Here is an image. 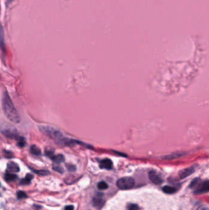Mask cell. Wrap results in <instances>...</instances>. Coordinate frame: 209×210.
Returning a JSON list of instances; mask_svg holds the SVG:
<instances>
[{
    "label": "cell",
    "instance_id": "obj_1",
    "mask_svg": "<svg viewBox=\"0 0 209 210\" xmlns=\"http://www.w3.org/2000/svg\"><path fill=\"white\" fill-rule=\"evenodd\" d=\"M2 108L5 116L12 122L18 123L20 122L19 114L13 104L8 93L4 91L2 97Z\"/></svg>",
    "mask_w": 209,
    "mask_h": 210
},
{
    "label": "cell",
    "instance_id": "obj_2",
    "mask_svg": "<svg viewBox=\"0 0 209 210\" xmlns=\"http://www.w3.org/2000/svg\"><path fill=\"white\" fill-rule=\"evenodd\" d=\"M39 130L45 134V135L49 136L52 139L55 140L58 144H61L63 145H73L75 143H77V141L70 139L65 137L63 134L56 130L55 128L49 127V126H39Z\"/></svg>",
    "mask_w": 209,
    "mask_h": 210
},
{
    "label": "cell",
    "instance_id": "obj_3",
    "mask_svg": "<svg viewBox=\"0 0 209 210\" xmlns=\"http://www.w3.org/2000/svg\"><path fill=\"white\" fill-rule=\"evenodd\" d=\"M135 184L134 179L131 177H124L116 181V186L121 190H129L132 189Z\"/></svg>",
    "mask_w": 209,
    "mask_h": 210
},
{
    "label": "cell",
    "instance_id": "obj_4",
    "mask_svg": "<svg viewBox=\"0 0 209 210\" xmlns=\"http://www.w3.org/2000/svg\"><path fill=\"white\" fill-rule=\"evenodd\" d=\"M194 193L196 194H201L209 192V181H202L201 180L193 189Z\"/></svg>",
    "mask_w": 209,
    "mask_h": 210
},
{
    "label": "cell",
    "instance_id": "obj_5",
    "mask_svg": "<svg viewBox=\"0 0 209 210\" xmlns=\"http://www.w3.org/2000/svg\"><path fill=\"white\" fill-rule=\"evenodd\" d=\"M148 176H149V179L150 180V181L155 184L159 185V184H161L163 182V178L156 171H154V170L150 171L148 173Z\"/></svg>",
    "mask_w": 209,
    "mask_h": 210
},
{
    "label": "cell",
    "instance_id": "obj_6",
    "mask_svg": "<svg viewBox=\"0 0 209 210\" xmlns=\"http://www.w3.org/2000/svg\"><path fill=\"white\" fill-rule=\"evenodd\" d=\"M103 194L100 195L98 194L93 199V204L96 208L100 209L103 207L104 204V200L103 199Z\"/></svg>",
    "mask_w": 209,
    "mask_h": 210
},
{
    "label": "cell",
    "instance_id": "obj_7",
    "mask_svg": "<svg viewBox=\"0 0 209 210\" xmlns=\"http://www.w3.org/2000/svg\"><path fill=\"white\" fill-rule=\"evenodd\" d=\"M2 133L4 134V136H7L9 138L12 139H18L20 137L18 136V133L15 128L13 129H5L3 131H2Z\"/></svg>",
    "mask_w": 209,
    "mask_h": 210
},
{
    "label": "cell",
    "instance_id": "obj_8",
    "mask_svg": "<svg viewBox=\"0 0 209 210\" xmlns=\"http://www.w3.org/2000/svg\"><path fill=\"white\" fill-rule=\"evenodd\" d=\"M195 167H190L180 171L179 173V175L181 179H185L188 176H190L191 175H192L195 172Z\"/></svg>",
    "mask_w": 209,
    "mask_h": 210
},
{
    "label": "cell",
    "instance_id": "obj_9",
    "mask_svg": "<svg viewBox=\"0 0 209 210\" xmlns=\"http://www.w3.org/2000/svg\"><path fill=\"white\" fill-rule=\"evenodd\" d=\"M112 167H113L112 162L109 159H105L102 160L100 164V167L102 169L110 170L112 168Z\"/></svg>",
    "mask_w": 209,
    "mask_h": 210
},
{
    "label": "cell",
    "instance_id": "obj_10",
    "mask_svg": "<svg viewBox=\"0 0 209 210\" xmlns=\"http://www.w3.org/2000/svg\"><path fill=\"white\" fill-rule=\"evenodd\" d=\"M7 169L10 172H18L20 170L18 165L14 162H10L7 164Z\"/></svg>",
    "mask_w": 209,
    "mask_h": 210
},
{
    "label": "cell",
    "instance_id": "obj_11",
    "mask_svg": "<svg viewBox=\"0 0 209 210\" xmlns=\"http://www.w3.org/2000/svg\"><path fill=\"white\" fill-rule=\"evenodd\" d=\"M51 159L55 163H57V164H60L65 160V157L61 154L53 155V156L51 157Z\"/></svg>",
    "mask_w": 209,
    "mask_h": 210
},
{
    "label": "cell",
    "instance_id": "obj_12",
    "mask_svg": "<svg viewBox=\"0 0 209 210\" xmlns=\"http://www.w3.org/2000/svg\"><path fill=\"white\" fill-rule=\"evenodd\" d=\"M33 179V176L31 174H28L25 178L22 179L20 181V184L22 185H28L30 184L31 181Z\"/></svg>",
    "mask_w": 209,
    "mask_h": 210
},
{
    "label": "cell",
    "instance_id": "obj_13",
    "mask_svg": "<svg viewBox=\"0 0 209 210\" xmlns=\"http://www.w3.org/2000/svg\"><path fill=\"white\" fill-rule=\"evenodd\" d=\"M162 190L163 192L168 194H172L175 193L177 191V189L174 187L169 186H166L162 188Z\"/></svg>",
    "mask_w": 209,
    "mask_h": 210
},
{
    "label": "cell",
    "instance_id": "obj_14",
    "mask_svg": "<svg viewBox=\"0 0 209 210\" xmlns=\"http://www.w3.org/2000/svg\"><path fill=\"white\" fill-rule=\"evenodd\" d=\"M17 178V175L10 173H6L4 175V180L7 182H10V181H14Z\"/></svg>",
    "mask_w": 209,
    "mask_h": 210
},
{
    "label": "cell",
    "instance_id": "obj_15",
    "mask_svg": "<svg viewBox=\"0 0 209 210\" xmlns=\"http://www.w3.org/2000/svg\"><path fill=\"white\" fill-rule=\"evenodd\" d=\"M183 155H185V152H175L174 154H171V155H168L164 157V159H174L175 158H178V157H180L182 156H183Z\"/></svg>",
    "mask_w": 209,
    "mask_h": 210
},
{
    "label": "cell",
    "instance_id": "obj_16",
    "mask_svg": "<svg viewBox=\"0 0 209 210\" xmlns=\"http://www.w3.org/2000/svg\"><path fill=\"white\" fill-rule=\"evenodd\" d=\"M30 152L35 155H39L41 154V151L40 149L35 145H33L31 146Z\"/></svg>",
    "mask_w": 209,
    "mask_h": 210
},
{
    "label": "cell",
    "instance_id": "obj_17",
    "mask_svg": "<svg viewBox=\"0 0 209 210\" xmlns=\"http://www.w3.org/2000/svg\"><path fill=\"white\" fill-rule=\"evenodd\" d=\"M108 188V184L104 182V181H101L98 184V188L100 189V190H105L107 189V188Z\"/></svg>",
    "mask_w": 209,
    "mask_h": 210
},
{
    "label": "cell",
    "instance_id": "obj_18",
    "mask_svg": "<svg viewBox=\"0 0 209 210\" xmlns=\"http://www.w3.org/2000/svg\"><path fill=\"white\" fill-rule=\"evenodd\" d=\"M201 179H199V178H195V180H193L192 181H191V184H190V188H191V189H194L196 187V186L198 184V183L200 182V181H201Z\"/></svg>",
    "mask_w": 209,
    "mask_h": 210
},
{
    "label": "cell",
    "instance_id": "obj_19",
    "mask_svg": "<svg viewBox=\"0 0 209 210\" xmlns=\"http://www.w3.org/2000/svg\"><path fill=\"white\" fill-rule=\"evenodd\" d=\"M26 142L25 140L22 137H20L18 139H17V145L20 147H23L25 146Z\"/></svg>",
    "mask_w": 209,
    "mask_h": 210
},
{
    "label": "cell",
    "instance_id": "obj_20",
    "mask_svg": "<svg viewBox=\"0 0 209 210\" xmlns=\"http://www.w3.org/2000/svg\"><path fill=\"white\" fill-rule=\"evenodd\" d=\"M127 209L128 210H139V207L137 204H131L128 205Z\"/></svg>",
    "mask_w": 209,
    "mask_h": 210
},
{
    "label": "cell",
    "instance_id": "obj_21",
    "mask_svg": "<svg viewBox=\"0 0 209 210\" xmlns=\"http://www.w3.org/2000/svg\"><path fill=\"white\" fill-rule=\"evenodd\" d=\"M17 197L18 199H24L26 198L27 197V195L23 191H18L17 194Z\"/></svg>",
    "mask_w": 209,
    "mask_h": 210
},
{
    "label": "cell",
    "instance_id": "obj_22",
    "mask_svg": "<svg viewBox=\"0 0 209 210\" xmlns=\"http://www.w3.org/2000/svg\"><path fill=\"white\" fill-rule=\"evenodd\" d=\"M53 169L55 171H57V172H59V173H62L63 172V170L61 167H60V166H55L53 167Z\"/></svg>",
    "mask_w": 209,
    "mask_h": 210
},
{
    "label": "cell",
    "instance_id": "obj_23",
    "mask_svg": "<svg viewBox=\"0 0 209 210\" xmlns=\"http://www.w3.org/2000/svg\"><path fill=\"white\" fill-rule=\"evenodd\" d=\"M67 168L68 169V170L69 171H71V172H73L76 170V168L73 165H67Z\"/></svg>",
    "mask_w": 209,
    "mask_h": 210
},
{
    "label": "cell",
    "instance_id": "obj_24",
    "mask_svg": "<svg viewBox=\"0 0 209 210\" xmlns=\"http://www.w3.org/2000/svg\"><path fill=\"white\" fill-rule=\"evenodd\" d=\"M74 208L73 205H67L65 208V210H74Z\"/></svg>",
    "mask_w": 209,
    "mask_h": 210
},
{
    "label": "cell",
    "instance_id": "obj_25",
    "mask_svg": "<svg viewBox=\"0 0 209 210\" xmlns=\"http://www.w3.org/2000/svg\"><path fill=\"white\" fill-rule=\"evenodd\" d=\"M37 173L40 174V175H47L48 174V172L47 171H38V172H36Z\"/></svg>",
    "mask_w": 209,
    "mask_h": 210
},
{
    "label": "cell",
    "instance_id": "obj_26",
    "mask_svg": "<svg viewBox=\"0 0 209 210\" xmlns=\"http://www.w3.org/2000/svg\"><path fill=\"white\" fill-rule=\"evenodd\" d=\"M197 210H209V208L206 207H204V206H201L200 207H199Z\"/></svg>",
    "mask_w": 209,
    "mask_h": 210
}]
</instances>
